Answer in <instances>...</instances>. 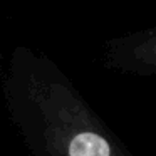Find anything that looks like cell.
I'll return each instance as SVG.
<instances>
[{
	"instance_id": "6da1fadb",
	"label": "cell",
	"mask_w": 156,
	"mask_h": 156,
	"mask_svg": "<svg viewBox=\"0 0 156 156\" xmlns=\"http://www.w3.org/2000/svg\"><path fill=\"white\" fill-rule=\"evenodd\" d=\"M41 109L45 118L44 146L52 156H128L99 128L77 101L67 92L52 89L42 94Z\"/></svg>"
},
{
	"instance_id": "7a4b0ae2",
	"label": "cell",
	"mask_w": 156,
	"mask_h": 156,
	"mask_svg": "<svg viewBox=\"0 0 156 156\" xmlns=\"http://www.w3.org/2000/svg\"><path fill=\"white\" fill-rule=\"evenodd\" d=\"M136 59L146 66L156 67V35L144 41L136 49Z\"/></svg>"
}]
</instances>
